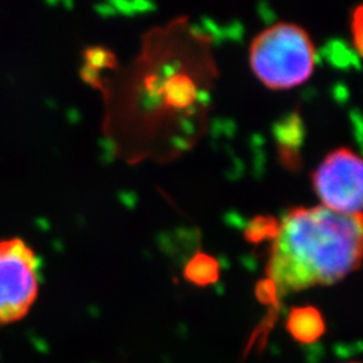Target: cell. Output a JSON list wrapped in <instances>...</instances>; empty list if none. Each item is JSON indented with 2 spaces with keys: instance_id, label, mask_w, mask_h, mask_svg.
<instances>
[{
  "instance_id": "cell-10",
  "label": "cell",
  "mask_w": 363,
  "mask_h": 363,
  "mask_svg": "<svg viewBox=\"0 0 363 363\" xmlns=\"http://www.w3.org/2000/svg\"><path fill=\"white\" fill-rule=\"evenodd\" d=\"M257 296L262 303L271 304L277 300V291L272 284V281H269L268 279H265L264 281L259 283L257 286Z\"/></svg>"
},
{
  "instance_id": "cell-11",
  "label": "cell",
  "mask_w": 363,
  "mask_h": 363,
  "mask_svg": "<svg viewBox=\"0 0 363 363\" xmlns=\"http://www.w3.org/2000/svg\"><path fill=\"white\" fill-rule=\"evenodd\" d=\"M342 363H361V362H357V361H347V362H342Z\"/></svg>"
},
{
  "instance_id": "cell-9",
  "label": "cell",
  "mask_w": 363,
  "mask_h": 363,
  "mask_svg": "<svg viewBox=\"0 0 363 363\" xmlns=\"http://www.w3.org/2000/svg\"><path fill=\"white\" fill-rule=\"evenodd\" d=\"M352 35H354V45L358 50V54L362 52V7H358L352 13Z\"/></svg>"
},
{
  "instance_id": "cell-1",
  "label": "cell",
  "mask_w": 363,
  "mask_h": 363,
  "mask_svg": "<svg viewBox=\"0 0 363 363\" xmlns=\"http://www.w3.org/2000/svg\"><path fill=\"white\" fill-rule=\"evenodd\" d=\"M362 214L323 206L291 210L280 223L267 265L277 295L333 286L359 268Z\"/></svg>"
},
{
  "instance_id": "cell-4",
  "label": "cell",
  "mask_w": 363,
  "mask_h": 363,
  "mask_svg": "<svg viewBox=\"0 0 363 363\" xmlns=\"http://www.w3.org/2000/svg\"><path fill=\"white\" fill-rule=\"evenodd\" d=\"M312 182L323 208L347 216L362 214V160L350 150L331 152L313 172Z\"/></svg>"
},
{
  "instance_id": "cell-2",
  "label": "cell",
  "mask_w": 363,
  "mask_h": 363,
  "mask_svg": "<svg viewBox=\"0 0 363 363\" xmlns=\"http://www.w3.org/2000/svg\"><path fill=\"white\" fill-rule=\"evenodd\" d=\"M250 66L271 89H289L311 77L315 48L306 30L277 23L259 34L250 46Z\"/></svg>"
},
{
  "instance_id": "cell-6",
  "label": "cell",
  "mask_w": 363,
  "mask_h": 363,
  "mask_svg": "<svg viewBox=\"0 0 363 363\" xmlns=\"http://www.w3.org/2000/svg\"><path fill=\"white\" fill-rule=\"evenodd\" d=\"M218 261L206 253H196L184 268V277L198 286H208L220 279Z\"/></svg>"
},
{
  "instance_id": "cell-7",
  "label": "cell",
  "mask_w": 363,
  "mask_h": 363,
  "mask_svg": "<svg viewBox=\"0 0 363 363\" xmlns=\"http://www.w3.org/2000/svg\"><path fill=\"white\" fill-rule=\"evenodd\" d=\"M280 223L271 216H257L247 223L245 238L249 242L259 244L265 240H274L279 233Z\"/></svg>"
},
{
  "instance_id": "cell-8",
  "label": "cell",
  "mask_w": 363,
  "mask_h": 363,
  "mask_svg": "<svg viewBox=\"0 0 363 363\" xmlns=\"http://www.w3.org/2000/svg\"><path fill=\"white\" fill-rule=\"evenodd\" d=\"M169 97V101L174 104H189L194 97V86L187 78H177L171 82Z\"/></svg>"
},
{
  "instance_id": "cell-3",
  "label": "cell",
  "mask_w": 363,
  "mask_h": 363,
  "mask_svg": "<svg viewBox=\"0 0 363 363\" xmlns=\"http://www.w3.org/2000/svg\"><path fill=\"white\" fill-rule=\"evenodd\" d=\"M39 259L21 237L0 240V327L23 320L39 296Z\"/></svg>"
},
{
  "instance_id": "cell-5",
  "label": "cell",
  "mask_w": 363,
  "mask_h": 363,
  "mask_svg": "<svg viewBox=\"0 0 363 363\" xmlns=\"http://www.w3.org/2000/svg\"><path fill=\"white\" fill-rule=\"evenodd\" d=\"M286 330L298 343L311 345L325 335V318L322 312L311 306L294 307L286 319Z\"/></svg>"
}]
</instances>
